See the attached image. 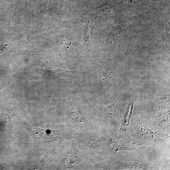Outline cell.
I'll use <instances>...</instances> for the list:
<instances>
[{
    "instance_id": "9",
    "label": "cell",
    "mask_w": 170,
    "mask_h": 170,
    "mask_svg": "<svg viewBox=\"0 0 170 170\" xmlns=\"http://www.w3.org/2000/svg\"><path fill=\"white\" fill-rule=\"evenodd\" d=\"M111 149L112 150L117 151L118 150H128V148L122 146L114 139L110 140V143Z\"/></svg>"
},
{
    "instance_id": "8",
    "label": "cell",
    "mask_w": 170,
    "mask_h": 170,
    "mask_svg": "<svg viewBox=\"0 0 170 170\" xmlns=\"http://www.w3.org/2000/svg\"><path fill=\"white\" fill-rule=\"evenodd\" d=\"M93 26L91 23H87L85 27L84 34L85 39L86 41L89 40L92 35Z\"/></svg>"
},
{
    "instance_id": "6",
    "label": "cell",
    "mask_w": 170,
    "mask_h": 170,
    "mask_svg": "<svg viewBox=\"0 0 170 170\" xmlns=\"http://www.w3.org/2000/svg\"><path fill=\"white\" fill-rule=\"evenodd\" d=\"M79 156L78 155L73 152L70 153L67 159L65 160V165L67 168H71L75 165Z\"/></svg>"
},
{
    "instance_id": "5",
    "label": "cell",
    "mask_w": 170,
    "mask_h": 170,
    "mask_svg": "<svg viewBox=\"0 0 170 170\" xmlns=\"http://www.w3.org/2000/svg\"><path fill=\"white\" fill-rule=\"evenodd\" d=\"M80 140L88 146L94 149H98V143L95 139L88 136H82Z\"/></svg>"
},
{
    "instance_id": "4",
    "label": "cell",
    "mask_w": 170,
    "mask_h": 170,
    "mask_svg": "<svg viewBox=\"0 0 170 170\" xmlns=\"http://www.w3.org/2000/svg\"><path fill=\"white\" fill-rule=\"evenodd\" d=\"M71 115L72 120L77 123H82L86 122V120L80 111L76 107L73 108Z\"/></svg>"
},
{
    "instance_id": "3",
    "label": "cell",
    "mask_w": 170,
    "mask_h": 170,
    "mask_svg": "<svg viewBox=\"0 0 170 170\" xmlns=\"http://www.w3.org/2000/svg\"><path fill=\"white\" fill-rule=\"evenodd\" d=\"M117 102L103 108V111L105 115L110 117L115 116L118 111Z\"/></svg>"
},
{
    "instance_id": "7",
    "label": "cell",
    "mask_w": 170,
    "mask_h": 170,
    "mask_svg": "<svg viewBox=\"0 0 170 170\" xmlns=\"http://www.w3.org/2000/svg\"><path fill=\"white\" fill-rule=\"evenodd\" d=\"M134 105V101L133 100L129 103L124 120V125L126 127L128 126L132 114Z\"/></svg>"
},
{
    "instance_id": "1",
    "label": "cell",
    "mask_w": 170,
    "mask_h": 170,
    "mask_svg": "<svg viewBox=\"0 0 170 170\" xmlns=\"http://www.w3.org/2000/svg\"><path fill=\"white\" fill-rule=\"evenodd\" d=\"M29 130L36 135L49 142L53 141L60 138L63 134V131L60 130L43 129L34 127H31Z\"/></svg>"
},
{
    "instance_id": "2",
    "label": "cell",
    "mask_w": 170,
    "mask_h": 170,
    "mask_svg": "<svg viewBox=\"0 0 170 170\" xmlns=\"http://www.w3.org/2000/svg\"><path fill=\"white\" fill-rule=\"evenodd\" d=\"M44 76L49 79L55 80H66L72 78L75 75V71H69L62 69L55 70H41Z\"/></svg>"
}]
</instances>
